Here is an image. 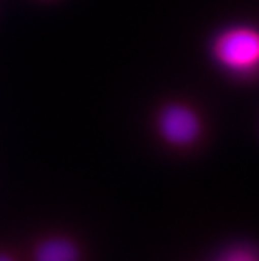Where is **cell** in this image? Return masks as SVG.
<instances>
[{"label": "cell", "mask_w": 259, "mask_h": 261, "mask_svg": "<svg viewBox=\"0 0 259 261\" xmlns=\"http://www.w3.org/2000/svg\"><path fill=\"white\" fill-rule=\"evenodd\" d=\"M217 58L233 69H251L259 63V34L236 29L224 34L216 46Z\"/></svg>", "instance_id": "1"}, {"label": "cell", "mask_w": 259, "mask_h": 261, "mask_svg": "<svg viewBox=\"0 0 259 261\" xmlns=\"http://www.w3.org/2000/svg\"><path fill=\"white\" fill-rule=\"evenodd\" d=\"M160 130L168 142L185 145L199 135V120L184 107H170L160 116Z\"/></svg>", "instance_id": "2"}, {"label": "cell", "mask_w": 259, "mask_h": 261, "mask_svg": "<svg viewBox=\"0 0 259 261\" xmlns=\"http://www.w3.org/2000/svg\"><path fill=\"white\" fill-rule=\"evenodd\" d=\"M36 261H78L79 253L69 240L64 238H51L42 241L36 249Z\"/></svg>", "instance_id": "3"}, {"label": "cell", "mask_w": 259, "mask_h": 261, "mask_svg": "<svg viewBox=\"0 0 259 261\" xmlns=\"http://www.w3.org/2000/svg\"><path fill=\"white\" fill-rule=\"evenodd\" d=\"M227 261H254V256L246 251H241V253H234L231 254V256L227 258Z\"/></svg>", "instance_id": "4"}, {"label": "cell", "mask_w": 259, "mask_h": 261, "mask_svg": "<svg viewBox=\"0 0 259 261\" xmlns=\"http://www.w3.org/2000/svg\"><path fill=\"white\" fill-rule=\"evenodd\" d=\"M0 261H14V259L10 258L9 254H4V253H0Z\"/></svg>", "instance_id": "5"}]
</instances>
